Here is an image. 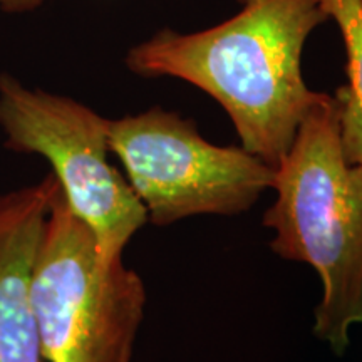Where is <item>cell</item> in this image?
Returning a JSON list of instances; mask_svg holds the SVG:
<instances>
[{
	"label": "cell",
	"instance_id": "obj_2",
	"mask_svg": "<svg viewBox=\"0 0 362 362\" xmlns=\"http://www.w3.org/2000/svg\"><path fill=\"white\" fill-rule=\"evenodd\" d=\"M274 205L264 225L280 259L310 265L322 284L314 336L344 354L362 324V165L344 156L339 106L324 94L275 166Z\"/></svg>",
	"mask_w": 362,
	"mask_h": 362
},
{
	"label": "cell",
	"instance_id": "obj_1",
	"mask_svg": "<svg viewBox=\"0 0 362 362\" xmlns=\"http://www.w3.org/2000/svg\"><path fill=\"white\" fill-rule=\"evenodd\" d=\"M223 24L193 34L163 29L126 56L143 78H175L214 98L242 148L267 165L287 155L304 117L325 93L307 86L302 52L329 21L320 0H240Z\"/></svg>",
	"mask_w": 362,
	"mask_h": 362
},
{
	"label": "cell",
	"instance_id": "obj_8",
	"mask_svg": "<svg viewBox=\"0 0 362 362\" xmlns=\"http://www.w3.org/2000/svg\"><path fill=\"white\" fill-rule=\"evenodd\" d=\"M44 0H0V6L6 12H25L39 7Z\"/></svg>",
	"mask_w": 362,
	"mask_h": 362
},
{
	"label": "cell",
	"instance_id": "obj_4",
	"mask_svg": "<svg viewBox=\"0 0 362 362\" xmlns=\"http://www.w3.org/2000/svg\"><path fill=\"white\" fill-rule=\"evenodd\" d=\"M107 141L156 226L198 215H240L274 187V166L242 146L206 141L194 121L163 107L110 119Z\"/></svg>",
	"mask_w": 362,
	"mask_h": 362
},
{
	"label": "cell",
	"instance_id": "obj_7",
	"mask_svg": "<svg viewBox=\"0 0 362 362\" xmlns=\"http://www.w3.org/2000/svg\"><path fill=\"white\" fill-rule=\"evenodd\" d=\"M341 30L347 54V84L336 90L344 156L362 165V0H320Z\"/></svg>",
	"mask_w": 362,
	"mask_h": 362
},
{
	"label": "cell",
	"instance_id": "obj_6",
	"mask_svg": "<svg viewBox=\"0 0 362 362\" xmlns=\"http://www.w3.org/2000/svg\"><path fill=\"white\" fill-rule=\"evenodd\" d=\"M57 180L0 194V362H47L30 279Z\"/></svg>",
	"mask_w": 362,
	"mask_h": 362
},
{
	"label": "cell",
	"instance_id": "obj_5",
	"mask_svg": "<svg viewBox=\"0 0 362 362\" xmlns=\"http://www.w3.org/2000/svg\"><path fill=\"white\" fill-rule=\"evenodd\" d=\"M0 128L7 136L6 148L51 163L67 206L93 232L103 260L123 259L148 215L107 158L110 119L74 99L29 90L2 74Z\"/></svg>",
	"mask_w": 362,
	"mask_h": 362
},
{
	"label": "cell",
	"instance_id": "obj_3",
	"mask_svg": "<svg viewBox=\"0 0 362 362\" xmlns=\"http://www.w3.org/2000/svg\"><path fill=\"white\" fill-rule=\"evenodd\" d=\"M47 362H131L146 305L141 277L123 259L104 262L59 183L30 279Z\"/></svg>",
	"mask_w": 362,
	"mask_h": 362
}]
</instances>
